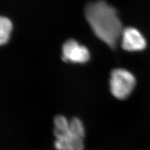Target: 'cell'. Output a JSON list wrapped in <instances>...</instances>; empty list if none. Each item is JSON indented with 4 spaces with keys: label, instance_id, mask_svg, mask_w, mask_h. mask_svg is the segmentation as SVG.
I'll return each mask as SVG.
<instances>
[{
    "label": "cell",
    "instance_id": "obj_1",
    "mask_svg": "<svg viewBox=\"0 0 150 150\" xmlns=\"http://www.w3.org/2000/svg\"><path fill=\"white\" fill-rule=\"evenodd\" d=\"M85 17L98 38L115 48L123 30L116 9L104 1H98L86 6Z\"/></svg>",
    "mask_w": 150,
    "mask_h": 150
},
{
    "label": "cell",
    "instance_id": "obj_2",
    "mask_svg": "<svg viewBox=\"0 0 150 150\" xmlns=\"http://www.w3.org/2000/svg\"><path fill=\"white\" fill-rule=\"evenodd\" d=\"M54 134L57 150H83L85 130L79 119L74 118L68 121L62 115L56 116Z\"/></svg>",
    "mask_w": 150,
    "mask_h": 150
},
{
    "label": "cell",
    "instance_id": "obj_3",
    "mask_svg": "<svg viewBox=\"0 0 150 150\" xmlns=\"http://www.w3.org/2000/svg\"><path fill=\"white\" fill-rule=\"evenodd\" d=\"M135 85L136 79L134 75L127 69H115L111 73L110 90L117 99L127 98L133 91Z\"/></svg>",
    "mask_w": 150,
    "mask_h": 150
},
{
    "label": "cell",
    "instance_id": "obj_4",
    "mask_svg": "<svg viewBox=\"0 0 150 150\" xmlns=\"http://www.w3.org/2000/svg\"><path fill=\"white\" fill-rule=\"evenodd\" d=\"M90 54L85 46L79 45L76 40L66 41L62 48V59L64 62L74 63H84L90 59Z\"/></svg>",
    "mask_w": 150,
    "mask_h": 150
},
{
    "label": "cell",
    "instance_id": "obj_5",
    "mask_svg": "<svg viewBox=\"0 0 150 150\" xmlns=\"http://www.w3.org/2000/svg\"><path fill=\"white\" fill-rule=\"evenodd\" d=\"M120 39L122 48L125 51L136 52L143 51L146 47L145 38L138 30L133 27L124 28Z\"/></svg>",
    "mask_w": 150,
    "mask_h": 150
},
{
    "label": "cell",
    "instance_id": "obj_6",
    "mask_svg": "<svg viewBox=\"0 0 150 150\" xmlns=\"http://www.w3.org/2000/svg\"><path fill=\"white\" fill-rule=\"evenodd\" d=\"M12 29L11 21L6 17L0 16V45L6 44L9 41Z\"/></svg>",
    "mask_w": 150,
    "mask_h": 150
}]
</instances>
